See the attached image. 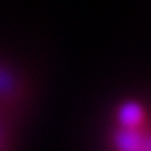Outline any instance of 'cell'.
<instances>
[{
	"mask_svg": "<svg viewBox=\"0 0 151 151\" xmlns=\"http://www.w3.org/2000/svg\"><path fill=\"white\" fill-rule=\"evenodd\" d=\"M148 122L117 124L113 135L114 151H150Z\"/></svg>",
	"mask_w": 151,
	"mask_h": 151,
	"instance_id": "cell-1",
	"label": "cell"
},
{
	"mask_svg": "<svg viewBox=\"0 0 151 151\" xmlns=\"http://www.w3.org/2000/svg\"><path fill=\"white\" fill-rule=\"evenodd\" d=\"M16 81L8 69L0 66V100L5 103L12 101L13 96H16Z\"/></svg>",
	"mask_w": 151,
	"mask_h": 151,
	"instance_id": "cell-2",
	"label": "cell"
}]
</instances>
